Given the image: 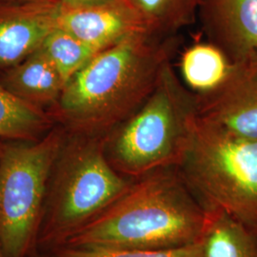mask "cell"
Here are the masks:
<instances>
[{"label": "cell", "mask_w": 257, "mask_h": 257, "mask_svg": "<svg viewBox=\"0 0 257 257\" xmlns=\"http://www.w3.org/2000/svg\"><path fill=\"white\" fill-rule=\"evenodd\" d=\"M104 138L67 132L49 177L37 252L63 246L133 183L110 165Z\"/></svg>", "instance_id": "cell-3"}, {"label": "cell", "mask_w": 257, "mask_h": 257, "mask_svg": "<svg viewBox=\"0 0 257 257\" xmlns=\"http://www.w3.org/2000/svg\"><path fill=\"white\" fill-rule=\"evenodd\" d=\"M57 0L0 1V72L19 64L57 28Z\"/></svg>", "instance_id": "cell-8"}, {"label": "cell", "mask_w": 257, "mask_h": 257, "mask_svg": "<svg viewBox=\"0 0 257 257\" xmlns=\"http://www.w3.org/2000/svg\"><path fill=\"white\" fill-rule=\"evenodd\" d=\"M62 7L66 8H82L91 7L95 5H100L108 3L113 0H57Z\"/></svg>", "instance_id": "cell-18"}, {"label": "cell", "mask_w": 257, "mask_h": 257, "mask_svg": "<svg viewBox=\"0 0 257 257\" xmlns=\"http://www.w3.org/2000/svg\"><path fill=\"white\" fill-rule=\"evenodd\" d=\"M35 257H202L200 240L188 246L168 249L87 248L62 246L37 252Z\"/></svg>", "instance_id": "cell-17"}, {"label": "cell", "mask_w": 257, "mask_h": 257, "mask_svg": "<svg viewBox=\"0 0 257 257\" xmlns=\"http://www.w3.org/2000/svg\"><path fill=\"white\" fill-rule=\"evenodd\" d=\"M231 62L210 42H197L187 48L180 57L184 84L195 93L209 92L220 84L230 71Z\"/></svg>", "instance_id": "cell-13"}, {"label": "cell", "mask_w": 257, "mask_h": 257, "mask_svg": "<svg viewBox=\"0 0 257 257\" xmlns=\"http://www.w3.org/2000/svg\"><path fill=\"white\" fill-rule=\"evenodd\" d=\"M195 94L199 122L257 138V51L231 62L217 87Z\"/></svg>", "instance_id": "cell-7"}, {"label": "cell", "mask_w": 257, "mask_h": 257, "mask_svg": "<svg viewBox=\"0 0 257 257\" xmlns=\"http://www.w3.org/2000/svg\"><path fill=\"white\" fill-rule=\"evenodd\" d=\"M207 210L202 257H257V233L218 210Z\"/></svg>", "instance_id": "cell-12"}, {"label": "cell", "mask_w": 257, "mask_h": 257, "mask_svg": "<svg viewBox=\"0 0 257 257\" xmlns=\"http://www.w3.org/2000/svg\"><path fill=\"white\" fill-rule=\"evenodd\" d=\"M55 125L48 110L19 100L0 85V138L37 140Z\"/></svg>", "instance_id": "cell-15"}, {"label": "cell", "mask_w": 257, "mask_h": 257, "mask_svg": "<svg viewBox=\"0 0 257 257\" xmlns=\"http://www.w3.org/2000/svg\"><path fill=\"white\" fill-rule=\"evenodd\" d=\"M39 50L60 74L65 85L101 52L59 28L47 37Z\"/></svg>", "instance_id": "cell-16"}, {"label": "cell", "mask_w": 257, "mask_h": 257, "mask_svg": "<svg viewBox=\"0 0 257 257\" xmlns=\"http://www.w3.org/2000/svg\"><path fill=\"white\" fill-rule=\"evenodd\" d=\"M197 19L206 41L230 62L257 51V0H201Z\"/></svg>", "instance_id": "cell-9"}, {"label": "cell", "mask_w": 257, "mask_h": 257, "mask_svg": "<svg viewBox=\"0 0 257 257\" xmlns=\"http://www.w3.org/2000/svg\"><path fill=\"white\" fill-rule=\"evenodd\" d=\"M178 44L176 36L149 32L121 40L74 74L47 110L68 133L106 136L147 99Z\"/></svg>", "instance_id": "cell-1"}, {"label": "cell", "mask_w": 257, "mask_h": 257, "mask_svg": "<svg viewBox=\"0 0 257 257\" xmlns=\"http://www.w3.org/2000/svg\"><path fill=\"white\" fill-rule=\"evenodd\" d=\"M66 130L55 125L37 140L0 138V243L7 257H32L49 177Z\"/></svg>", "instance_id": "cell-6"}, {"label": "cell", "mask_w": 257, "mask_h": 257, "mask_svg": "<svg viewBox=\"0 0 257 257\" xmlns=\"http://www.w3.org/2000/svg\"><path fill=\"white\" fill-rule=\"evenodd\" d=\"M57 28L98 51L138 33L148 32L127 0H113L82 8L61 6Z\"/></svg>", "instance_id": "cell-10"}, {"label": "cell", "mask_w": 257, "mask_h": 257, "mask_svg": "<svg viewBox=\"0 0 257 257\" xmlns=\"http://www.w3.org/2000/svg\"><path fill=\"white\" fill-rule=\"evenodd\" d=\"M0 257H7L6 254H5V252H4V250H3L2 246H1V243H0Z\"/></svg>", "instance_id": "cell-19"}, {"label": "cell", "mask_w": 257, "mask_h": 257, "mask_svg": "<svg viewBox=\"0 0 257 257\" xmlns=\"http://www.w3.org/2000/svg\"><path fill=\"white\" fill-rule=\"evenodd\" d=\"M148 32L161 37L176 36L195 22L201 0H127Z\"/></svg>", "instance_id": "cell-14"}, {"label": "cell", "mask_w": 257, "mask_h": 257, "mask_svg": "<svg viewBox=\"0 0 257 257\" xmlns=\"http://www.w3.org/2000/svg\"><path fill=\"white\" fill-rule=\"evenodd\" d=\"M197 123V98L172 62L155 90L128 118L105 136L110 165L131 179L178 167Z\"/></svg>", "instance_id": "cell-4"}, {"label": "cell", "mask_w": 257, "mask_h": 257, "mask_svg": "<svg viewBox=\"0 0 257 257\" xmlns=\"http://www.w3.org/2000/svg\"><path fill=\"white\" fill-rule=\"evenodd\" d=\"M0 85L19 100L49 110L58 100L65 82L38 49L19 64L0 72Z\"/></svg>", "instance_id": "cell-11"}, {"label": "cell", "mask_w": 257, "mask_h": 257, "mask_svg": "<svg viewBox=\"0 0 257 257\" xmlns=\"http://www.w3.org/2000/svg\"><path fill=\"white\" fill-rule=\"evenodd\" d=\"M0 1H26V0H0Z\"/></svg>", "instance_id": "cell-20"}, {"label": "cell", "mask_w": 257, "mask_h": 257, "mask_svg": "<svg viewBox=\"0 0 257 257\" xmlns=\"http://www.w3.org/2000/svg\"><path fill=\"white\" fill-rule=\"evenodd\" d=\"M177 169L206 209L223 211L257 233V138L197 119Z\"/></svg>", "instance_id": "cell-5"}, {"label": "cell", "mask_w": 257, "mask_h": 257, "mask_svg": "<svg viewBox=\"0 0 257 257\" xmlns=\"http://www.w3.org/2000/svg\"><path fill=\"white\" fill-rule=\"evenodd\" d=\"M207 221L176 167L134 179L128 190L63 246L168 249L198 242ZM62 247V246H61Z\"/></svg>", "instance_id": "cell-2"}, {"label": "cell", "mask_w": 257, "mask_h": 257, "mask_svg": "<svg viewBox=\"0 0 257 257\" xmlns=\"http://www.w3.org/2000/svg\"><path fill=\"white\" fill-rule=\"evenodd\" d=\"M32 257H35V256H34V255H33V256H32Z\"/></svg>", "instance_id": "cell-21"}]
</instances>
